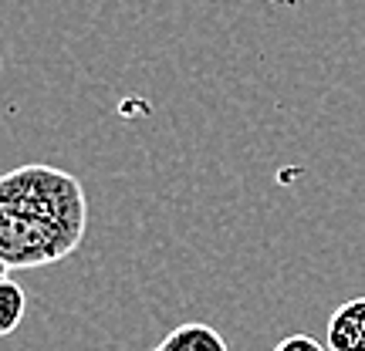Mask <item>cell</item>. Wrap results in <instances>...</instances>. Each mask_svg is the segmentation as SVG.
Wrapping results in <instances>:
<instances>
[{"label":"cell","instance_id":"6da1fadb","mask_svg":"<svg viewBox=\"0 0 365 351\" xmlns=\"http://www.w3.org/2000/svg\"><path fill=\"white\" fill-rule=\"evenodd\" d=\"M88 230V199L78 176L27 162L0 176V261L31 271L65 261Z\"/></svg>","mask_w":365,"mask_h":351},{"label":"cell","instance_id":"7a4b0ae2","mask_svg":"<svg viewBox=\"0 0 365 351\" xmlns=\"http://www.w3.org/2000/svg\"><path fill=\"white\" fill-rule=\"evenodd\" d=\"M328 351H365V298L345 300L328 318Z\"/></svg>","mask_w":365,"mask_h":351},{"label":"cell","instance_id":"3957f363","mask_svg":"<svg viewBox=\"0 0 365 351\" xmlns=\"http://www.w3.org/2000/svg\"><path fill=\"white\" fill-rule=\"evenodd\" d=\"M156 351H230L227 341L217 328L203 325V321H186V325L173 328L166 338L156 345Z\"/></svg>","mask_w":365,"mask_h":351},{"label":"cell","instance_id":"277c9868","mask_svg":"<svg viewBox=\"0 0 365 351\" xmlns=\"http://www.w3.org/2000/svg\"><path fill=\"white\" fill-rule=\"evenodd\" d=\"M27 311V294L21 284H14L11 277H0V338L14 335Z\"/></svg>","mask_w":365,"mask_h":351},{"label":"cell","instance_id":"5b68a950","mask_svg":"<svg viewBox=\"0 0 365 351\" xmlns=\"http://www.w3.org/2000/svg\"><path fill=\"white\" fill-rule=\"evenodd\" d=\"M274 351H328V348L322 345V341H314L312 335H291V338L277 341Z\"/></svg>","mask_w":365,"mask_h":351},{"label":"cell","instance_id":"8992f818","mask_svg":"<svg viewBox=\"0 0 365 351\" xmlns=\"http://www.w3.org/2000/svg\"><path fill=\"white\" fill-rule=\"evenodd\" d=\"M7 271H11V267H7V263L0 261V277H7Z\"/></svg>","mask_w":365,"mask_h":351},{"label":"cell","instance_id":"52a82bcc","mask_svg":"<svg viewBox=\"0 0 365 351\" xmlns=\"http://www.w3.org/2000/svg\"><path fill=\"white\" fill-rule=\"evenodd\" d=\"M274 4H301V0H274Z\"/></svg>","mask_w":365,"mask_h":351}]
</instances>
